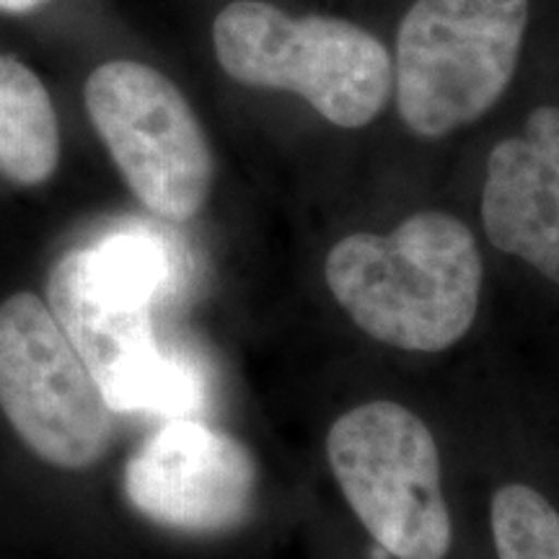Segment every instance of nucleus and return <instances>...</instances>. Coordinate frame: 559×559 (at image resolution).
Here are the masks:
<instances>
[{
	"mask_svg": "<svg viewBox=\"0 0 559 559\" xmlns=\"http://www.w3.org/2000/svg\"><path fill=\"white\" fill-rule=\"evenodd\" d=\"M174 283L169 241L148 228L111 230L50 270L47 306L115 415L171 419L205 407L200 370L160 345L153 326V309Z\"/></svg>",
	"mask_w": 559,
	"mask_h": 559,
	"instance_id": "obj_1",
	"label": "nucleus"
},
{
	"mask_svg": "<svg viewBox=\"0 0 559 559\" xmlns=\"http://www.w3.org/2000/svg\"><path fill=\"white\" fill-rule=\"evenodd\" d=\"M324 277L368 337L409 353L449 349L477 319V239L449 213H417L386 236H345L326 257Z\"/></svg>",
	"mask_w": 559,
	"mask_h": 559,
	"instance_id": "obj_2",
	"label": "nucleus"
},
{
	"mask_svg": "<svg viewBox=\"0 0 559 559\" xmlns=\"http://www.w3.org/2000/svg\"><path fill=\"white\" fill-rule=\"evenodd\" d=\"M213 45L230 79L298 94L337 128H366L394 88L383 41L345 19L288 16L262 0H239L215 19Z\"/></svg>",
	"mask_w": 559,
	"mask_h": 559,
	"instance_id": "obj_3",
	"label": "nucleus"
},
{
	"mask_svg": "<svg viewBox=\"0 0 559 559\" xmlns=\"http://www.w3.org/2000/svg\"><path fill=\"white\" fill-rule=\"evenodd\" d=\"M526 24L528 0H417L396 32L407 128L443 138L487 115L513 81Z\"/></svg>",
	"mask_w": 559,
	"mask_h": 559,
	"instance_id": "obj_4",
	"label": "nucleus"
},
{
	"mask_svg": "<svg viewBox=\"0 0 559 559\" xmlns=\"http://www.w3.org/2000/svg\"><path fill=\"white\" fill-rule=\"evenodd\" d=\"M326 456L345 500L381 549L400 559H443L453 526L428 425L376 400L334 419Z\"/></svg>",
	"mask_w": 559,
	"mask_h": 559,
	"instance_id": "obj_5",
	"label": "nucleus"
},
{
	"mask_svg": "<svg viewBox=\"0 0 559 559\" xmlns=\"http://www.w3.org/2000/svg\"><path fill=\"white\" fill-rule=\"evenodd\" d=\"M0 409L41 461L81 472L115 438V412L55 313L34 293L0 304Z\"/></svg>",
	"mask_w": 559,
	"mask_h": 559,
	"instance_id": "obj_6",
	"label": "nucleus"
},
{
	"mask_svg": "<svg viewBox=\"0 0 559 559\" xmlns=\"http://www.w3.org/2000/svg\"><path fill=\"white\" fill-rule=\"evenodd\" d=\"M83 96L132 194L164 221L194 218L213 187V153L181 91L156 68L111 60L88 75Z\"/></svg>",
	"mask_w": 559,
	"mask_h": 559,
	"instance_id": "obj_7",
	"label": "nucleus"
},
{
	"mask_svg": "<svg viewBox=\"0 0 559 559\" xmlns=\"http://www.w3.org/2000/svg\"><path fill=\"white\" fill-rule=\"evenodd\" d=\"M140 515L194 536L239 528L254 510L257 461L247 445L194 417H171L124 466Z\"/></svg>",
	"mask_w": 559,
	"mask_h": 559,
	"instance_id": "obj_8",
	"label": "nucleus"
},
{
	"mask_svg": "<svg viewBox=\"0 0 559 559\" xmlns=\"http://www.w3.org/2000/svg\"><path fill=\"white\" fill-rule=\"evenodd\" d=\"M481 221L495 249L559 285V107L534 109L489 153Z\"/></svg>",
	"mask_w": 559,
	"mask_h": 559,
	"instance_id": "obj_9",
	"label": "nucleus"
},
{
	"mask_svg": "<svg viewBox=\"0 0 559 559\" xmlns=\"http://www.w3.org/2000/svg\"><path fill=\"white\" fill-rule=\"evenodd\" d=\"M60 164V128L45 83L32 68L0 55V177L34 187Z\"/></svg>",
	"mask_w": 559,
	"mask_h": 559,
	"instance_id": "obj_10",
	"label": "nucleus"
},
{
	"mask_svg": "<svg viewBox=\"0 0 559 559\" xmlns=\"http://www.w3.org/2000/svg\"><path fill=\"white\" fill-rule=\"evenodd\" d=\"M489 519L498 559H559V513L534 487H500Z\"/></svg>",
	"mask_w": 559,
	"mask_h": 559,
	"instance_id": "obj_11",
	"label": "nucleus"
},
{
	"mask_svg": "<svg viewBox=\"0 0 559 559\" xmlns=\"http://www.w3.org/2000/svg\"><path fill=\"white\" fill-rule=\"evenodd\" d=\"M47 0H0V11L5 13H29L45 5Z\"/></svg>",
	"mask_w": 559,
	"mask_h": 559,
	"instance_id": "obj_12",
	"label": "nucleus"
}]
</instances>
